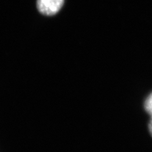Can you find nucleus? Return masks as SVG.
Instances as JSON below:
<instances>
[{
	"mask_svg": "<svg viewBox=\"0 0 152 152\" xmlns=\"http://www.w3.org/2000/svg\"><path fill=\"white\" fill-rule=\"evenodd\" d=\"M148 129H149L150 133L152 136V117H150V122L148 124Z\"/></svg>",
	"mask_w": 152,
	"mask_h": 152,
	"instance_id": "nucleus-3",
	"label": "nucleus"
},
{
	"mask_svg": "<svg viewBox=\"0 0 152 152\" xmlns=\"http://www.w3.org/2000/svg\"><path fill=\"white\" fill-rule=\"evenodd\" d=\"M144 107L145 111L152 117V93L147 97L144 103Z\"/></svg>",
	"mask_w": 152,
	"mask_h": 152,
	"instance_id": "nucleus-2",
	"label": "nucleus"
},
{
	"mask_svg": "<svg viewBox=\"0 0 152 152\" xmlns=\"http://www.w3.org/2000/svg\"><path fill=\"white\" fill-rule=\"evenodd\" d=\"M64 3V0H37V8L43 15L52 16L60 10Z\"/></svg>",
	"mask_w": 152,
	"mask_h": 152,
	"instance_id": "nucleus-1",
	"label": "nucleus"
}]
</instances>
